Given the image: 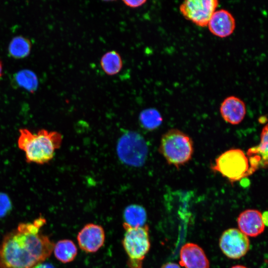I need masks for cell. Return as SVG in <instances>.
<instances>
[{"instance_id":"6da1fadb","label":"cell","mask_w":268,"mask_h":268,"mask_svg":"<svg viewBox=\"0 0 268 268\" xmlns=\"http://www.w3.org/2000/svg\"><path fill=\"white\" fill-rule=\"evenodd\" d=\"M46 222L40 217L21 223L7 233L0 244V268H33L52 253L55 244L40 228Z\"/></svg>"},{"instance_id":"7a4b0ae2","label":"cell","mask_w":268,"mask_h":268,"mask_svg":"<svg viewBox=\"0 0 268 268\" xmlns=\"http://www.w3.org/2000/svg\"><path fill=\"white\" fill-rule=\"evenodd\" d=\"M19 132L18 147L24 152L26 161L29 163L43 165L49 163L63 141L62 134L57 131L41 129L33 133L22 128Z\"/></svg>"},{"instance_id":"3957f363","label":"cell","mask_w":268,"mask_h":268,"mask_svg":"<svg viewBox=\"0 0 268 268\" xmlns=\"http://www.w3.org/2000/svg\"><path fill=\"white\" fill-rule=\"evenodd\" d=\"M159 151L169 164L179 167L192 158L193 142L185 133L178 129H171L162 136Z\"/></svg>"},{"instance_id":"277c9868","label":"cell","mask_w":268,"mask_h":268,"mask_svg":"<svg viewBox=\"0 0 268 268\" xmlns=\"http://www.w3.org/2000/svg\"><path fill=\"white\" fill-rule=\"evenodd\" d=\"M123 227L125 233L122 245L129 258V267L142 268V261L150 248L148 226L132 227L123 224Z\"/></svg>"},{"instance_id":"5b68a950","label":"cell","mask_w":268,"mask_h":268,"mask_svg":"<svg viewBox=\"0 0 268 268\" xmlns=\"http://www.w3.org/2000/svg\"><path fill=\"white\" fill-rule=\"evenodd\" d=\"M148 146L144 138L138 133L125 131L117 142V155L121 161L133 167H140L145 162Z\"/></svg>"},{"instance_id":"8992f818","label":"cell","mask_w":268,"mask_h":268,"mask_svg":"<svg viewBox=\"0 0 268 268\" xmlns=\"http://www.w3.org/2000/svg\"><path fill=\"white\" fill-rule=\"evenodd\" d=\"M212 169L234 182L250 175L248 158L240 149H231L215 160Z\"/></svg>"},{"instance_id":"52a82bcc","label":"cell","mask_w":268,"mask_h":268,"mask_svg":"<svg viewBox=\"0 0 268 268\" xmlns=\"http://www.w3.org/2000/svg\"><path fill=\"white\" fill-rule=\"evenodd\" d=\"M218 5L217 0H188L180 6L182 14L196 25L205 27Z\"/></svg>"},{"instance_id":"ba28073f","label":"cell","mask_w":268,"mask_h":268,"mask_svg":"<svg viewBox=\"0 0 268 268\" xmlns=\"http://www.w3.org/2000/svg\"><path fill=\"white\" fill-rule=\"evenodd\" d=\"M219 244L221 250L228 258L238 259L249 251L250 240L239 229L229 228L222 234Z\"/></svg>"},{"instance_id":"9c48e42d","label":"cell","mask_w":268,"mask_h":268,"mask_svg":"<svg viewBox=\"0 0 268 268\" xmlns=\"http://www.w3.org/2000/svg\"><path fill=\"white\" fill-rule=\"evenodd\" d=\"M105 234L102 226L89 223L79 231L77 240L79 248L87 253L98 251L104 245Z\"/></svg>"},{"instance_id":"30bf717a","label":"cell","mask_w":268,"mask_h":268,"mask_svg":"<svg viewBox=\"0 0 268 268\" xmlns=\"http://www.w3.org/2000/svg\"><path fill=\"white\" fill-rule=\"evenodd\" d=\"M207 26L210 32L214 35L225 38L234 32L235 19L233 15L227 10L221 9L215 10L212 14Z\"/></svg>"},{"instance_id":"8fae6325","label":"cell","mask_w":268,"mask_h":268,"mask_svg":"<svg viewBox=\"0 0 268 268\" xmlns=\"http://www.w3.org/2000/svg\"><path fill=\"white\" fill-rule=\"evenodd\" d=\"M180 259V265L185 268H209V262L204 251L195 243H187L182 247Z\"/></svg>"},{"instance_id":"7c38bea8","label":"cell","mask_w":268,"mask_h":268,"mask_svg":"<svg viewBox=\"0 0 268 268\" xmlns=\"http://www.w3.org/2000/svg\"><path fill=\"white\" fill-rule=\"evenodd\" d=\"M239 230L246 236L256 237L262 233L265 225L262 213L256 209L242 211L237 218Z\"/></svg>"},{"instance_id":"4fadbf2b","label":"cell","mask_w":268,"mask_h":268,"mask_svg":"<svg viewBox=\"0 0 268 268\" xmlns=\"http://www.w3.org/2000/svg\"><path fill=\"white\" fill-rule=\"evenodd\" d=\"M220 112L226 122L232 125H237L242 121L245 116L246 105L241 99L230 96L222 102Z\"/></svg>"},{"instance_id":"5bb4252c","label":"cell","mask_w":268,"mask_h":268,"mask_svg":"<svg viewBox=\"0 0 268 268\" xmlns=\"http://www.w3.org/2000/svg\"><path fill=\"white\" fill-rule=\"evenodd\" d=\"M268 126L266 125L262 130L261 141L257 146L250 148L247 152L250 157V168L254 172L259 165L267 167L268 164Z\"/></svg>"},{"instance_id":"9a60e30c","label":"cell","mask_w":268,"mask_h":268,"mask_svg":"<svg viewBox=\"0 0 268 268\" xmlns=\"http://www.w3.org/2000/svg\"><path fill=\"white\" fill-rule=\"evenodd\" d=\"M123 224L132 227H141L145 225L147 213L141 205L133 204L127 206L123 213Z\"/></svg>"},{"instance_id":"2e32d148","label":"cell","mask_w":268,"mask_h":268,"mask_svg":"<svg viewBox=\"0 0 268 268\" xmlns=\"http://www.w3.org/2000/svg\"><path fill=\"white\" fill-rule=\"evenodd\" d=\"M32 49L31 40L22 35L13 37L8 46L9 55L15 59H23L30 53Z\"/></svg>"},{"instance_id":"e0dca14e","label":"cell","mask_w":268,"mask_h":268,"mask_svg":"<svg viewBox=\"0 0 268 268\" xmlns=\"http://www.w3.org/2000/svg\"><path fill=\"white\" fill-rule=\"evenodd\" d=\"M54 253L55 257L63 263L73 261L77 254V249L73 242L69 239H63L55 244Z\"/></svg>"},{"instance_id":"ac0fdd59","label":"cell","mask_w":268,"mask_h":268,"mask_svg":"<svg viewBox=\"0 0 268 268\" xmlns=\"http://www.w3.org/2000/svg\"><path fill=\"white\" fill-rule=\"evenodd\" d=\"M101 67L108 75L119 73L123 67V61L120 54L115 50L108 51L101 57L100 61Z\"/></svg>"},{"instance_id":"d6986e66","label":"cell","mask_w":268,"mask_h":268,"mask_svg":"<svg viewBox=\"0 0 268 268\" xmlns=\"http://www.w3.org/2000/svg\"><path fill=\"white\" fill-rule=\"evenodd\" d=\"M13 80L17 86L31 93H34L38 85L36 75L28 69H23L16 72L14 75Z\"/></svg>"},{"instance_id":"ffe728a7","label":"cell","mask_w":268,"mask_h":268,"mask_svg":"<svg viewBox=\"0 0 268 268\" xmlns=\"http://www.w3.org/2000/svg\"><path fill=\"white\" fill-rule=\"evenodd\" d=\"M141 126L145 129L152 131L159 127L162 122L160 113L155 108H150L142 110L139 116Z\"/></svg>"},{"instance_id":"44dd1931","label":"cell","mask_w":268,"mask_h":268,"mask_svg":"<svg viewBox=\"0 0 268 268\" xmlns=\"http://www.w3.org/2000/svg\"><path fill=\"white\" fill-rule=\"evenodd\" d=\"M12 208L9 197L4 193H0V218L4 217Z\"/></svg>"},{"instance_id":"7402d4cb","label":"cell","mask_w":268,"mask_h":268,"mask_svg":"<svg viewBox=\"0 0 268 268\" xmlns=\"http://www.w3.org/2000/svg\"><path fill=\"white\" fill-rule=\"evenodd\" d=\"M124 3L132 8H136L143 5L147 1L146 0H123Z\"/></svg>"},{"instance_id":"603a6c76","label":"cell","mask_w":268,"mask_h":268,"mask_svg":"<svg viewBox=\"0 0 268 268\" xmlns=\"http://www.w3.org/2000/svg\"><path fill=\"white\" fill-rule=\"evenodd\" d=\"M33 268H56L51 263L43 262L36 265Z\"/></svg>"},{"instance_id":"cb8c5ba5","label":"cell","mask_w":268,"mask_h":268,"mask_svg":"<svg viewBox=\"0 0 268 268\" xmlns=\"http://www.w3.org/2000/svg\"><path fill=\"white\" fill-rule=\"evenodd\" d=\"M160 268H181L180 266L175 263L168 262L163 265Z\"/></svg>"},{"instance_id":"d4e9b609","label":"cell","mask_w":268,"mask_h":268,"mask_svg":"<svg viewBox=\"0 0 268 268\" xmlns=\"http://www.w3.org/2000/svg\"><path fill=\"white\" fill-rule=\"evenodd\" d=\"M3 75V65L0 59V80Z\"/></svg>"},{"instance_id":"484cf974","label":"cell","mask_w":268,"mask_h":268,"mask_svg":"<svg viewBox=\"0 0 268 268\" xmlns=\"http://www.w3.org/2000/svg\"><path fill=\"white\" fill-rule=\"evenodd\" d=\"M231 268H248L242 265H236L233 267H232Z\"/></svg>"}]
</instances>
